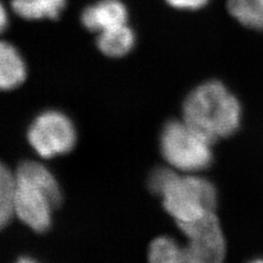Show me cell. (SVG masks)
<instances>
[{"label": "cell", "instance_id": "8", "mask_svg": "<svg viewBox=\"0 0 263 263\" xmlns=\"http://www.w3.org/2000/svg\"><path fill=\"white\" fill-rule=\"evenodd\" d=\"M26 77V63L18 49L10 43L0 41V90L19 87Z\"/></svg>", "mask_w": 263, "mask_h": 263}, {"label": "cell", "instance_id": "16", "mask_svg": "<svg viewBox=\"0 0 263 263\" xmlns=\"http://www.w3.org/2000/svg\"><path fill=\"white\" fill-rule=\"evenodd\" d=\"M262 3H263V0H262Z\"/></svg>", "mask_w": 263, "mask_h": 263}, {"label": "cell", "instance_id": "1", "mask_svg": "<svg viewBox=\"0 0 263 263\" xmlns=\"http://www.w3.org/2000/svg\"><path fill=\"white\" fill-rule=\"evenodd\" d=\"M183 121L211 143L234 135L241 123L238 98L219 80L192 90L183 103Z\"/></svg>", "mask_w": 263, "mask_h": 263}, {"label": "cell", "instance_id": "6", "mask_svg": "<svg viewBox=\"0 0 263 263\" xmlns=\"http://www.w3.org/2000/svg\"><path fill=\"white\" fill-rule=\"evenodd\" d=\"M28 138L41 157L53 158L72 149L76 143V129L65 114L47 111L40 114L32 123Z\"/></svg>", "mask_w": 263, "mask_h": 263}, {"label": "cell", "instance_id": "14", "mask_svg": "<svg viewBox=\"0 0 263 263\" xmlns=\"http://www.w3.org/2000/svg\"><path fill=\"white\" fill-rule=\"evenodd\" d=\"M170 7L179 10H199L206 6L210 0H164Z\"/></svg>", "mask_w": 263, "mask_h": 263}, {"label": "cell", "instance_id": "4", "mask_svg": "<svg viewBox=\"0 0 263 263\" xmlns=\"http://www.w3.org/2000/svg\"><path fill=\"white\" fill-rule=\"evenodd\" d=\"M212 144L183 120L168 122L160 136L163 158L172 168L186 174L202 171L211 166Z\"/></svg>", "mask_w": 263, "mask_h": 263}, {"label": "cell", "instance_id": "2", "mask_svg": "<svg viewBox=\"0 0 263 263\" xmlns=\"http://www.w3.org/2000/svg\"><path fill=\"white\" fill-rule=\"evenodd\" d=\"M151 191L162 197L163 208L177 223H185L214 212L217 191L208 179L181 176L174 168H157L148 181Z\"/></svg>", "mask_w": 263, "mask_h": 263}, {"label": "cell", "instance_id": "3", "mask_svg": "<svg viewBox=\"0 0 263 263\" xmlns=\"http://www.w3.org/2000/svg\"><path fill=\"white\" fill-rule=\"evenodd\" d=\"M14 216L36 233L51 226L53 211L62 202L59 182L42 163L24 161L15 171Z\"/></svg>", "mask_w": 263, "mask_h": 263}, {"label": "cell", "instance_id": "10", "mask_svg": "<svg viewBox=\"0 0 263 263\" xmlns=\"http://www.w3.org/2000/svg\"><path fill=\"white\" fill-rule=\"evenodd\" d=\"M135 44V34L127 23L99 33L97 45L110 57H122L132 51Z\"/></svg>", "mask_w": 263, "mask_h": 263}, {"label": "cell", "instance_id": "13", "mask_svg": "<svg viewBox=\"0 0 263 263\" xmlns=\"http://www.w3.org/2000/svg\"><path fill=\"white\" fill-rule=\"evenodd\" d=\"M149 260L156 263H185L184 247L174 238L159 237L149 247Z\"/></svg>", "mask_w": 263, "mask_h": 263}, {"label": "cell", "instance_id": "5", "mask_svg": "<svg viewBox=\"0 0 263 263\" xmlns=\"http://www.w3.org/2000/svg\"><path fill=\"white\" fill-rule=\"evenodd\" d=\"M177 224L187 239L185 263H219L225 259L226 240L215 213Z\"/></svg>", "mask_w": 263, "mask_h": 263}, {"label": "cell", "instance_id": "9", "mask_svg": "<svg viewBox=\"0 0 263 263\" xmlns=\"http://www.w3.org/2000/svg\"><path fill=\"white\" fill-rule=\"evenodd\" d=\"M67 0H11L12 10L26 20L57 19L65 9Z\"/></svg>", "mask_w": 263, "mask_h": 263}, {"label": "cell", "instance_id": "12", "mask_svg": "<svg viewBox=\"0 0 263 263\" xmlns=\"http://www.w3.org/2000/svg\"><path fill=\"white\" fill-rule=\"evenodd\" d=\"M15 176L0 162V229H3L14 216L13 200Z\"/></svg>", "mask_w": 263, "mask_h": 263}, {"label": "cell", "instance_id": "11", "mask_svg": "<svg viewBox=\"0 0 263 263\" xmlns=\"http://www.w3.org/2000/svg\"><path fill=\"white\" fill-rule=\"evenodd\" d=\"M227 11L242 27L263 31L262 0H227Z\"/></svg>", "mask_w": 263, "mask_h": 263}, {"label": "cell", "instance_id": "7", "mask_svg": "<svg viewBox=\"0 0 263 263\" xmlns=\"http://www.w3.org/2000/svg\"><path fill=\"white\" fill-rule=\"evenodd\" d=\"M127 9L121 0H100L88 6L81 13V22L98 34L127 23Z\"/></svg>", "mask_w": 263, "mask_h": 263}, {"label": "cell", "instance_id": "15", "mask_svg": "<svg viewBox=\"0 0 263 263\" xmlns=\"http://www.w3.org/2000/svg\"><path fill=\"white\" fill-rule=\"evenodd\" d=\"M8 26V13L6 7L0 0V33H2Z\"/></svg>", "mask_w": 263, "mask_h": 263}]
</instances>
